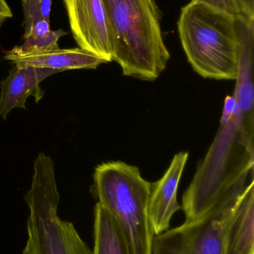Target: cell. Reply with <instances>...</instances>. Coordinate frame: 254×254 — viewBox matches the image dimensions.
<instances>
[{"mask_svg": "<svg viewBox=\"0 0 254 254\" xmlns=\"http://www.w3.org/2000/svg\"><path fill=\"white\" fill-rule=\"evenodd\" d=\"M254 100L228 95L220 127L182 198L185 222L199 219L218 199L241 195L254 180Z\"/></svg>", "mask_w": 254, "mask_h": 254, "instance_id": "obj_1", "label": "cell"}, {"mask_svg": "<svg viewBox=\"0 0 254 254\" xmlns=\"http://www.w3.org/2000/svg\"><path fill=\"white\" fill-rule=\"evenodd\" d=\"M107 13L113 58L124 75L155 80L167 68L170 54L161 30L155 0H102Z\"/></svg>", "mask_w": 254, "mask_h": 254, "instance_id": "obj_2", "label": "cell"}, {"mask_svg": "<svg viewBox=\"0 0 254 254\" xmlns=\"http://www.w3.org/2000/svg\"><path fill=\"white\" fill-rule=\"evenodd\" d=\"M236 16L203 3L182 7L177 21L183 50L195 72L204 78L236 80L239 40Z\"/></svg>", "mask_w": 254, "mask_h": 254, "instance_id": "obj_3", "label": "cell"}, {"mask_svg": "<svg viewBox=\"0 0 254 254\" xmlns=\"http://www.w3.org/2000/svg\"><path fill=\"white\" fill-rule=\"evenodd\" d=\"M92 193L117 221L129 254H152L154 235L148 204L152 183L138 167L122 161L95 168Z\"/></svg>", "mask_w": 254, "mask_h": 254, "instance_id": "obj_4", "label": "cell"}, {"mask_svg": "<svg viewBox=\"0 0 254 254\" xmlns=\"http://www.w3.org/2000/svg\"><path fill=\"white\" fill-rule=\"evenodd\" d=\"M31 189L24 198L29 208L28 241L23 254H93L74 225L58 216L60 201L55 163L40 152L34 161Z\"/></svg>", "mask_w": 254, "mask_h": 254, "instance_id": "obj_5", "label": "cell"}, {"mask_svg": "<svg viewBox=\"0 0 254 254\" xmlns=\"http://www.w3.org/2000/svg\"><path fill=\"white\" fill-rule=\"evenodd\" d=\"M241 196L220 198L199 219L155 236L152 254H225L227 233Z\"/></svg>", "mask_w": 254, "mask_h": 254, "instance_id": "obj_6", "label": "cell"}, {"mask_svg": "<svg viewBox=\"0 0 254 254\" xmlns=\"http://www.w3.org/2000/svg\"><path fill=\"white\" fill-rule=\"evenodd\" d=\"M79 48L111 62L113 41L102 0H63Z\"/></svg>", "mask_w": 254, "mask_h": 254, "instance_id": "obj_7", "label": "cell"}, {"mask_svg": "<svg viewBox=\"0 0 254 254\" xmlns=\"http://www.w3.org/2000/svg\"><path fill=\"white\" fill-rule=\"evenodd\" d=\"M188 158L187 152L176 154L165 174L151 185L148 214L155 236L169 230L173 215L181 209L177 190Z\"/></svg>", "mask_w": 254, "mask_h": 254, "instance_id": "obj_8", "label": "cell"}, {"mask_svg": "<svg viewBox=\"0 0 254 254\" xmlns=\"http://www.w3.org/2000/svg\"><path fill=\"white\" fill-rule=\"evenodd\" d=\"M58 72V70L51 68L14 65L1 82L0 116L5 120L13 109L25 110V103L29 96L34 97L35 102L38 103L44 95L40 83L46 77Z\"/></svg>", "mask_w": 254, "mask_h": 254, "instance_id": "obj_9", "label": "cell"}, {"mask_svg": "<svg viewBox=\"0 0 254 254\" xmlns=\"http://www.w3.org/2000/svg\"><path fill=\"white\" fill-rule=\"evenodd\" d=\"M4 59L16 66L51 68L59 71L70 69H95L105 61L81 48L61 49L37 55L13 56L5 54Z\"/></svg>", "mask_w": 254, "mask_h": 254, "instance_id": "obj_10", "label": "cell"}, {"mask_svg": "<svg viewBox=\"0 0 254 254\" xmlns=\"http://www.w3.org/2000/svg\"><path fill=\"white\" fill-rule=\"evenodd\" d=\"M225 254H254V182L245 190L233 215Z\"/></svg>", "mask_w": 254, "mask_h": 254, "instance_id": "obj_11", "label": "cell"}, {"mask_svg": "<svg viewBox=\"0 0 254 254\" xmlns=\"http://www.w3.org/2000/svg\"><path fill=\"white\" fill-rule=\"evenodd\" d=\"M93 254H129L114 216L100 203L94 208Z\"/></svg>", "mask_w": 254, "mask_h": 254, "instance_id": "obj_12", "label": "cell"}, {"mask_svg": "<svg viewBox=\"0 0 254 254\" xmlns=\"http://www.w3.org/2000/svg\"><path fill=\"white\" fill-rule=\"evenodd\" d=\"M67 32L63 29L50 31L43 35H30L24 37V43L19 46H16L10 51L6 52L7 55L13 56L37 55L45 53L59 49L58 40L64 37Z\"/></svg>", "mask_w": 254, "mask_h": 254, "instance_id": "obj_13", "label": "cell"}, {"mask_svg": "<svg viewBox=\"0 0 254 254\" xmlns=\"http://www.w3.org/2000/svg\"><path fill=\"white\" fill-rule=\"evenodd\" d=\"M52 0H22L25 31L38 22L50 19Z\"/></svg>", "mask_w": 254, "mask_h": 254, "instance_id": "obj_14", "label": "cell"}, {"mask_svg": "<svg viewBox=\"0 0 254 254\" xmlns=\"http://www.w3.org/2000/svg\"><path fill=\"white\" fill-rule=\"evenodd\" d=\"M191 1L207 4L231 16H237L242 14L237 0H192Z\"/></svg>", "mask_w": 254, "mask_h": 254, "instance_id": "obj_15", "label": "cell"}, {"mask_svg": "<svg viewBox=\"0 0 254 254\" xmlns=\"http://www.w3.org/2000/svg\"><path fill=\"white\" fill-rule=\"evenodd\" d=\"M49 22H50L49 20H45V19H42V20L35 22L30 27L29 29L25 31L24 37L30 35L39 36L47 34L51 31Z\"/></svg>", "mask_w": 254, "mask_h": 254, "instance_id": "obj_16", "label": "cell"}, {"mask_svg": "<svg viewBox=\"0 0 254 254\" xmlns=\"http://www.w3.org/2000/svg\"><path fill=\"white\" fill-rule=\"evenodd\" d=\"M242 14L254 19V0H237Z\"/></svg>", "mask_w": 254, "mask_h": 254, "instance_id": "obj_17", "label": "cell"}, {"mask_svg": "<svg viewBox=\"0 0 254 254\" xmlns=\"http://www.w3.org/2000/svg\"><path fill=\"white\" fill-rule=\"evenodd\" d=\"M11 10L5 0H0V26L7 19L12 17Z\"/></svg>", "mask_w": 254, "mask_h": 254, "instance_id": "obj_18", "label": "cell"}, {"mask_svg": "<svg viewBox=\"0 0 254 254\" xmlns=\"http://www.w3.org/2000/svg\"></svg>", "mask_w": 254, "mask_h": 254, "instance_id": "obj_19", "label": "cell"}]
</instances>
